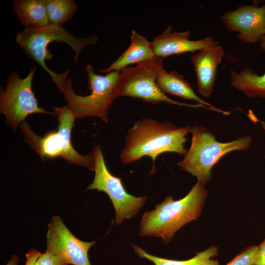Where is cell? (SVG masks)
<instances>
[{
  "instance_id": "1",
  "label": "cell",
  "mask_w": 265,
  "mask_h": 265,
  "mask_svg": "<svg viewBox=\"0 0 265 265\" xmlns=\"http://www.w3.org/2000/svg\"><path fill=\"white\" fill-rule=\"evenodd\" d=\"M191 127H178L168 122L143 118L137 121L128 132L120 159L124 164L132 163L145 156L155 161L160 154L170 152L186 154V135Z\"/></svg>"
},
{
  "instance_id": "2",
  "label": "cell",
  "mask_w": 265,
  "mask_h": 265,
  "mask_svg": "<svg viewBox=\"0 0 265 265\" xmlns=\"http://www.w3.org/2000/svg\"><path fill=\"white\" fill-rule=\"evenodd\" d=\"M207 190L197 182L182 199L174 200L172 195L157 204L154 210L146 211L139 225L140 237H160L167 244L181 227L200 216Z\"/></svg>"
},
{
  "instance_id": "3",
  "label": "cell",
  "mask_w": 265,
  "mask_h": 265,
  "mask_svg": "<svg viewBox=\"0 0 265 265\" xmlns=\"http://www.w3.org/2000/svg\"><path fill=\"white\" fill-rule=\"evenodd\" d=\"M98 38L94 35L78 38L62 26L49 24L38 27L25 28L18 32L15 41L28 57L34 59L50 76L57 90L63 93L68 81L70 70L56 73L46 65V60L52 58V55L48 49L52 42H65L74 52V60L78 62L82 51L88 45L96 43Z\"/></svg>"
},
{
  "instance_id": "4",
  "label": "cell",
  "mask_w": 265,
  "mask_h": 265,
  "mask_svg": "<svg viewBox=\"0 0 265 265\" xmlns=\"http://www.w3.org/2000/svg\"><path fill=\"white\" fill-rule=\"evenodd\" d=\"M53 115L57 117V130L41 136L36 134L26 122L20 125L25 140L43 159L61 157L68 162L81 165L92 171L95 170L93 152L83 155L78 153L71 142V133L76 119L67 106L54 107Z\"/></svg>"
},
{
  "instance_id": "5",
  "label": "cell",
  "mask_w": 265,
  "mask_h": 265,
  "mask_svg": "<svg viewBox=\"0 0 265 265\" xmlns=\"http://www.w3.org/2000/svg\"><path fill=\"white\" fill-rule=\"evenodd\" d=\"M192 140L190 147L184 159L178 165L196 177L197 182L204 186L212 177V169L226 154L233 151L248 149L251 143L250 136L222 143L207 129L195 126L191 128Z\"/></svg>"
},
{
  "instance_id": "6",
  "label": "cell",
  "mask_w": 265,
  "mask_h": 265,
  "mask_svg": "<svg viewBox=\"0 0 265 265\" xmlns=\"http://www.w3.org/2000/svg\"><path fill=\"white\" fill-rule=\"evenodd\" d=\"M85 71L87 76L88 88L90 93L86 96L76 94L68 80L63 92L67 106L76 118L98 117L107 123L109 106L117 98V84L119 71H112L101 75L95 73L92 64H87Z\"/></svg>"
},
{
  "instance_id": "7",
  "label": "cell",
  "mask_w": 265,
  "mask_h": 265,
  "mask_svg": "<svg viewBox=\"0 0 265 265\" xmlns=\"http://www.w3.org/2000/svg\"><path fill=\"white\" fill-rule=\"evenodd\" d=\"M163 58L155 56L153 58L127 67L120 72L117 84L116 97L128 96L139 98L147 103L157 104L164 102L172 105L189 107L209 108L199 105H191L174 101L163 93L157 83Z\"/></svg>"
},
{
  "instance_id": "8",
  "label": "cell",
  "mask_w": 265,
  "mask_h": 265,
  "mask_svg": "<svg viewBox=\"0 0 265 265\" xmlns=\"http://www.w3.org/2000/svg\"><path fill=\"white\" fill-rule=\"evenodd\" d=\"M36 71L32 68L25 78H21L17 72L11 73L6 80V85L0 86V113L5 117L6 124L15 132L18 126L29 115L43 113L53 115L38 106L32 89V82Z\"/></svg>"
},
{
  "instance_id": "9",
  "label": "cell",
  "mask_w": 265,
  "mask_h": 265,
  "mask_svg": "<svg viewBox=\"0 0 265 265\" xmlns=\"http://www.w3.org/2000/svg\"><path fill=\"white\" fill-rule=\"evenodd\" d=\"M92 151L95 159V175L86 189H96L107 194L115 209L116 224H120L124 219H129L137 214L147 197H135L127 192L121 179L112 175L108 169L100 145L95 146Z\"/></svg>"
},
{
  "instance_id": "10",
  "label": "cell",
  "mask_w": 265,
  "mask_h": 265,
  "mask_svg": "<svg viewBox=\"0 0 265 265\" xmlns=\"http://www.w3.org/2000/svg\"><path fill=\"white\" fill-rule=\"evenodd\" d=\"M48 227L47 250L59 256L67 265H91L88 253L95 241L85 242L77 238L57 215L53 216Z\"/></svg>"
},
{
  "instance_id": "11",
  "label": "cell",
  "mask_w": 265,
  "mask_h": 265,
  "mask_svg": "<svg viewBox=\"0 0 265 265\" xmlns=\"http://www.w3.org/2000/svg\"><path fill=\"white\" fill-rule=\"evenodd\" d=\"M226 29L238 32L237 38L246 43L259 42L265 30V4L241 5L221 16Z\"/></svg>"
},
{
  "instance_id": "12",
  "label": "cell",
  "mask_w": 265,
  "mask_h": 265,
  "mask_svg": "<svg viewBox=\"0 0 265 265\" xmlns=\"http://www.w3.org/2000/svg\"><path fill=\"white\" fill-rule=\"evenodd\" d=\"M172 29V26H167L162 34L155 37L151 42L156 56L164 58L174 54L193 53L207 47L219 44V42L211 36L198 40H191L189 30L173 32Z\"/></svg>"
},
{
  "instance_id": "13",
  "label": "cell",
  "mask_w": 265,
  "mask_h": 265,
  "mask_svg": "<svg viewBox=\"0 0 265 265\" xmlns=\"http://www.w3.org/2000/svg\"><path fill=\"white\" fill-rule=\"evenodd\" d=\"M224 53L223 48L218 44L204 48L191 56L196 75L198 92L206 98L213 91L217 68Z\"/></svg>"
},
{
  "instance_id": "14",
  "label": "cell",
  "mask_w": 265,
  "mask_h": 265,
  "mask_svg": "<svg viewBox=\"0 0 265 265\" xmlns=\"http://www.w3.org/2000/svg\"><path fill=\"white\" fill-rule=\"evenodd\" d=\"M157 83L164 94H169L185 99L193 100L199 105L209 107L211 110L224 115L230 114L229 112L216 108L199 98L193 91L190 83L183 75L175 71L168 72L162 66L158 74Z\"/></svg>"
},
{
  "instance_id": "15",
  "label": "cell",
  "mask_w": 265,
  "mask_h": 265,
  "mask_svg": "<svg viewBox=\"0 0 265 265\" xmlns=\"http://www.w3.org/2000/svg\"><path fill=\"white\" fill-rule=\"evenodd\" d=\"M131 44L108 67L98 70L99 73H108L119 71L134 63H139L151 59L156 56L152 43L139 34L135 30L132 31Z\"/></svg>"
},
{
  "instance_id": "16",
  "label": "cell",
  "mask_w": 265,
  "mask_h": 265,
  "mask_svg": "<svg viewBox=\"0 0 265 265\" xmlns=\"http://www.w3.org/2000/svg\"><path fill=\"white\" fill-rule=\"evenodd\" d=\"M13 10L25 28L38 27L50 24L46 0H14Z\"/></svg>"
},
{
  "instance_id": "17",
  "label": "cell",
  "mask_w": 265,
  "mask_h": 265,
  "mask_svg": "<svg viewBox=\"0 0 265 265\" xmlns=\"http://www.w3.org/2000/svg\"><path fill=\"white\" fill-rule=\"evenodd\" d=\"M231 85L241 91L247 97H260L265 98V72L258 75L254 71L247 67L239 73L229 69Z\"/></svg>"
},
{
  "instance_id": "18",
  "label": "cell",
  "mask_w": 265,
  "mask_h": 265,
  "mask_svg": "<svg viewBox=\"0 0 265 265\" xmlns=\"http://www.w3.org/2000/svg\"><path fill=\"white\" fill-rule=\"evenodd\" d=\"M136 254L141 258L146 259L155 265H219L217 260L213 259L218 255V248L212 246L196 253L193 258L185 261H177L162 258L151 255L139 247L132 244Z\"/></svg>"
},
{
  "instance_id": "19",
  "label": "cell",
  "mask_w": 265,
  "mask_h": 265,
  "mask_svg": "<svg viewBox=\"0 0 265 265\" xmlns=\"http://www.w3.org/2000/svg\"><path fill=\"white\" fill-rule=\"evenodd\" d=\"M46 5L50 23L60 26L71 20L78 9L74 0H46Z\"/></svg>"
},
{
  "instance_id": "20",
  "label": "cell",
  "mask_w": 265,
  "mask_h": 265,
  "mask_svg": "<svg viewBox=\"0 0 265 265\" xmlns=\"http://www.w3.org/2000/svg\"><path fill=\"white\" fill-rule=\"evenodd\" d=\"M258 252V246L245 248L226 265H254Z\"/></svg>"
},
{
  "instance_id": "21",
  "label": "cell",
  "mask_w": 265,
  "mask_h": 265,
  "mask_svg": "<svg viewBox=\"0 0 265 265\" xmlns=\"http://www.w3.org/2000/svg\"><path fill=\"white\" fill-rule=\"evenodd\" d=\"M35 265H67L59 256L46 250L38 258Z\"/></svg>"
},
{
  "instance_id": "22",
  "label": "cell",
  "mask_w": 265,
  "mask_h": 265,
  "mask_svg": "<svg viewBox=\"0 0 265 265\" xmlns=\"http://www.w3.org/2000/svg\"><path fill=\"white\" fill-rule=\"evenodd\" d=\"M41 254L36 249L31 248L26 254V261L25 265H35Z\"/></svg>"
},
{
  "instance_id": "23",
  "label": "cell",
  "mask_w": 265,
  "mask_h": 265,
  "mask_svg": "<svg viewBox=\"0 0 265 265\" xmlns=\"http://www.w3.org/2000/svg\"><path fill=\"white\" fill-rule=\"evenodd\" d=\"M254 265H265V239L258 246V252Z\"/></svg>"
},
{
  "instance_id": "24",
  "label": "cell",
  "mask_w": 265,
  "mask_h": 265,
  "mask_svg": "<svg viewBox=\"0 0 265 265\" xmlns=\"http://www.w3.org/2000/svg\"><path fill=\"white\" fill-rule=\"evenodd\" d=\"M19 258L17 255H12L6 265H19Z\"/></svg>"
},
{
  "instance_id": "25",
  "label": "cell",
  "mask_w": 265,
  "mask_h": 265,
  "mask_svg": "<svg viewBox=\"0 0 265 265\" xmlns=\"http://www.w3.org/2000/svg\"><path fill=\"white\" fill-rule=\"evenodd\" d=\"M259 43L261 49L265 52V30L263 35L261 36Z\"/></svg>"
},
{
  "instance_id": "26",
  "label": "cell",
  "mask_w": 265,
  "mask_h": 265,
  "mask_svg": "<svg viewBox=\"0 0 265 265\" xmlns=\"http://www.w3.org/2000/svg\"><path fill=\"white\" fill-rule=\"evenodd\" d=\"M261 124H262V126L263 128L265 130V122H261Z\"/></svg>"
}]
</instances>
